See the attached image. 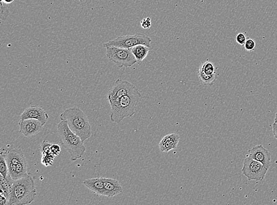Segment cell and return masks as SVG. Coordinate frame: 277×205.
<instances>
[{"mask_svg":"<svg viewBox=\"0 0 277 205\" xmlns=\"http://www.w3.org/2000/svg\"><path fill=\"white\" fill-rule=\"evenodd\" d=\"M37 195L35 177L28 173L20 179L13 181L8 205H25L32 203Z\"/></svg>","mask_w":277,"mask_h":205,"instance_id":"1","label":"cell"},{"mask_svg":"<svg viewBox=\"0 0 277 205\" xmlns=\"http://www.w3.org/2000/svg\"><path fill=\"white\" fill-rule=\"evenodd\" d=\"M141 97L139 91L135 86L126 95L122 97L118 101L110 104L111 121L114 123H119L124 118L132 117L136 112Z\"/></svg>","mask_w":277,"mask_h":205,"instance_id":"2","label":"cell"},{"mask_svg":"<svg viewBox=\"0 0 277 205\" xmlns=\"http://www.w3.org/2000/svg\"><path fill=\"white\" fill-rule=\"evenodd\" d=\"M61 121H67L69 128L85 142L92 136V129L88 118L78 107L69 108L60 115Z\"/></svg>","mask_w":277,"mask_h":205,"instance_id":"3","label":"cell"},{"mask_svg":"<svg viewBox=\"0 0 277 205\" xmlns=\"http://www.w3.org/2000/svg\"><path fill=\"white\" fill-rule=\"evenodd\" d=\"M60 142L70 154V160L77 161L82 157L86 147L80 137L70 130L67 121H61L57 126Z\"/></svg>","mask_w":277,"mask_h":205,"instance_id":"4","label":"cell"},{"mask_svg":"<svg viewBox=\"0 0 277 205\" xmlns=\"http://www.w3.org/2000/svg\"><path fill=\"white\" fill-rule=\"evenodd\" d=\"M106 48L107 58L115 63L119 68L131 67L137 63L136 59L130 48L116 47H107Z\"/></svg>","mask_w":277,"mask_h":205,"instance_id":"5","label":"cell"},{"mask_svg":"<svg viewBox=\"0 0 277 205\" xmlns=\"http://www.w3.org/2000/svg\"><path fill=\"white\" fill-rule=\"evenodd\" d=\"M150 37L141 33H136L127 36H121L111 41L104 43V47H116L121 48H131L138 45H144L150 47Z\"/></svg>","mask_w":277,"mask_h":205,"instance_id":"6","label":"cell"},{"mask_svg":"<svg viewBox=\"0 0 277 205\" xmlns=\"http://www.w3.org/2000/svg\"><path fill=\"white\" fill-rule=\"evenodd\" d=\"M268 170L263 164L253 158L246 156L244 159L242 172L247 177L249 181L255 180L257 182L262 181Z\"/></svg>","mask_w":277,"mask_h":205,"instance_id":"7","label":"cell"},{"mask_svg":"<svg viewBox=\"0 0 277 205\" xmlns=\"http://www.w3.org/2000/svg\"><path fill=\"white\" fill-rule=\"evenodd\" d=\"M135 87L132 83L121 79H117L110 89L108 99L110 104L118 101L122 97L126 95Z\"/></svg>","mask_w":277,"mask_h":205,"instance_id":"8","label":"cell"},{"mask_svg":"<svg viewBox=\"0 0 277 205\" xmlns=\"http://www.w3.org/2000/svg\"><path fill=\"white\" fill-rule=\"evenodd\" d=\"M18 125L20 133L26 137H31L40 133L44 124L36 119H20Z\"/></svg>","mask_w":277,"mask_h":205,"instance_id":"9","label":"cell"},{"mask_svg":"<svg viewBox=\"0 0 277 205\" xmlns=\"http://www.w3.org/2000/svg\"><path fill=\"white\" fill-rule=\"evenodd\" d=\"M246 156L259 161L268 170L271 166V154L262 145H257L248 151Z\"/></svg>","mask_w":277,"mask_h":205,"instance_id":"10","label":"cell"},{"mask_svg":"<svg viewBox=\"0 0 277 205\" xmlns=\"http://www.w3.org/2000/svg\"><path fill=\"white\" fill-rule=\"evenodd\" d=\"M20 119H36L41 121L45 125L49 119V115L42 107L31 106L24 110L20 115Z\"/></svg>","mask_w":277,"mask_h":205,"instance_id":"11","label":"cell"},{"mask_svg":"<svg viewBox=\"0 0 277 205\" xmlns=\"http://www.w3.org/2000/svg\"><path fill=\"white\" fill-rule=\"evenodd\" d=\"M0 154L4 156L8 166L10 164L17 165L26 158L20 148H2Z\"/></svg>","mask_w":277,"mask_h":205,"instance_id":"12","label":"cell"},{"mask_svg":"<svg viewBox=\"0 0 277 205\" xmlns=\"http://www.w3.org/2000/svg\"><path fill=\"white\" fill-rule=\"evenodd\" d=\"M103 180L104 183V192L103 196L114 197L123 191V188L118 180L106 177H103Z\"/></svg>","mask_w":277,"mask_h":205,"instance_id":"13","label":"cell"},{"mask_svg":"<svg viewBox=\"0 0 277 205\" xmlns=\"http://www.w3.org/2000/svg\"><path fill=\"white\" fill-rule=\"evenodd\" d=\"M180 136L177 134H170L163 137L159 143V148L162 152L168 153L177 148Z\"/></svg>","mask_w":277,"mask_h":205,"instance_id":"14","label":"cell"},{"mask_svg":"<svg viewBox=\"0 0 277 205\" xmlns=\"http://www.w3.org/2000/svg\"><path fill=\"white\" fill-rule=\"evenodd\" d=\"M83 183L88 189L96 193V195L101 196L104 195V183L103 177L86 179L84 180Z\"/></svg>","mask_w":277,"mask_h":205,"instance_id":"15","label":"cell"},{"mask_svg":"<svg viewBox=\"0 0 277 205\" xmlns=\"http://www.w3.org/2000/svg\"><path fill=\"white\" fill-rule=\"evenodd\" d=\"M131 52L137 60V63L141 64L147 56L150 47L144 45H138L131 48Z\"/></svg>","mask_w":277,"mask_h":205,"instance_id":"16","label":"cell"},{"mask_svg":"<svg viewBox=\"0 0 277 205\" xmlns=\"http://www.w3.org/2000/svg\"><path fill=\"white\" fill-rule=\"evenodd\" d=\"M13 181H14V180L11 177L10 174L6 178L2 176V175L0 176V185H1V186H0L1 187V189H0L1 194L0 195H4L9 199Z\"/></svg>","mask_w":277,"mask_h":205,"instance_id":"17","label":"cell"},{"mask_svg":"<svg viewBox=\"0 0 277 205\" xmlns=\"http://www.w3.org/2000/svg\"><path fill=\"white\" fill-rule=\"evenodd\" d=\"M28 173V164L25 158L16 165L15 173L12 178L14 180H17L26 176Z\"/></svg>","mask_w":277,"mask_h":205,"instance_id":"18","label":"cell"},{"mask_svg":"<svg viewBox=\"0 0 277 205\" xmlns=\"http://www.w3.org/2000/svg\"><path fill=\"white\" fill-rule=\"evenodd\" d=\"M198 75H199L200 82L205 85H213L214 81H215L216 79V74L211 75H207L202 71H201L200 69H199V72H198Z\"/></svg>","mask_w":277,"mask_h":205,"instance_id":"19","label":"cell"},{"mask_svg":"<svg viewBox=\"0 0 277 205\" xmlns=\"http://www.w3.org/2000/svg\"><path fill=\"white\" fill-rule=\"evenodd\" d=\"M199 69L206 74L211 75L216 74L215 67L211 62L206 61L201 64Z\"/></svg>","mask_w":277,"mask_h":205,"instance_id":"20","label":"cell"},{"mask_svg":"<svg viewBox=\"0 0 277 205\" xmlns=\"http://www.w3.org/2000/svg\"><path fill=\"white\" fill-rule=\"evenodd\" d=\"M0 173L5 178L9 175L7 161L1 154H0Z\"/></svg>","mask_w":277,"mask_h":205,"instance_id":"21","label":"cell"},{"mask_svg":"<svg viewBox=\"0 0 277 205\" xmlns=\"http://www.w3.org/2000/svg\"><path fill=\"white\" fill-rule=\"evenodd\" d=\"M0 18H1V21H4L6 20L10 14L9 7L7 6L2 0H0Z\"/></svg>","mask_w":277,"mask_h":205,"instance_id":"22","label":"cell"},{"mask_svg":"<svg viewBox=\"0 0 277 205\" xmlns=\"http://www.w3.org/2000/svg\"><path fill=\"white\" fill-rule=\"evenodd\" d=\"M54 156L52 154H48V155H43L42 158V163L45 166H49L52 165L54 160Z\"/></svg>","mask_w":277,"mask_h":205,"instance_id":"23","label":"cell"},{"mask_svg":"<svg viewBox=\"0 0 277 205\" xmlns=\"http://www.w3.org/2000/svg\"><path fill=\"white\" fill-rule=\"evenodd\" d=\"M244 47H245L246 50L252 52L255 50V47H256V43L254 39L247 38Z\"/></svg>","mask_w":277,"mask_h":205,"instance_id":"24","label":"cell"},{"mask_svg":"<svg viewBox=\"0 0 277 205\" xmlns=\"http://www.w3.org/2000/svg\"><path fill=\"white\" fill-rule=\"evenodd\" d=\"M51 144L49 142L44 140L41 144V152L43 155H48V154H51L50 152V147Z\"/></svg>","mask_w":277,"mask_h":205,"instance_id":"25","label":"cell"},{"mask_svg":"<svg viewBox=\"0 0 277 205\" xmlns=\"http://www.w3.org/2000/svg\"><path fill=\"white\" fill-rule=\"evenodd\" d=\"M246 39L247 38L245 34L243 33H240L236 35V42L238 43L239 45L244 46L246 41Z\"/></svg>","mask_w":277,"mask_h":205,"instance_id":"26","label":"cell"},{"mask_svg":"<svg viewBox=\"0 0 277 205\" xmlns=\"http://www.w3.org/2000/svg\"><path fill=\"white\" fill-rule=\"evenodd\" d=\"M50 152L54 156H58L61 152V148L58 144H51Z\"/></svg>","mask_w":277,"mask_h":205,"instance_id":"27","label":"cell"},{"mask_svg":"<svg viewBox=\"0 0 277 205\" xmlns=\"http://www.w3.org/2000/svg\"><path fill=\"white\" fill-rule=\"evenodd\" d=\"M141 26L144 29H149L151 27V19L150 17H147L141 21Z\"/></svg>","mask_w":277,"mask_h":205,"instance_id":"28","label":"cell"},{"mask_svg":"<svg viewBox=\"0 0 277 205\" xmlns=\"http://www.w3.org/2000/svg\"><path fill=\"white\" fill-rule=\"evenodd\" d=\"M0 197H1V203H0V204H1V205H7L8 202H9V199L4 195H0Z\"/></svg>","mask_w":277,"mask_h":205,"instance_id":"29","label":"cell"},{"mask_svg":"<svg viewBox=\"0 0 277 205\" xmlns=\"http://www.w3.org/2000/svg\"><path fill=\"white\" fill-rule=\"evenodd\" d=\"M273 133L274 137L277 140V123L275 122L273 124Z\"/></svg>","mask_w":277,"mask_h":205,"instance_id":"30","label":"cell"},{"mask_svg":"<svg viewBox=\"0 0 277 205\" xmlns=\"http://www.w3.org/2000/svg\"><path fill=\"white\" fill-rule=\"evenodd\" d=\"M15 0H2L5 4H12Z\"/></svg>","mask_w":277,"mask_h":205,"instance_id":"31","label":"cell"},{"mask_svg":"<svg viewBox=\"0 0 277 205\" xmlns=\"http://www.w3.org/2000/svg\"><path fill=\"white\" fill-rule=\"evenodd\" d=\"M275 123H277V112L276 113V114Z\"/></svg>","mask_w":277,"mask_h":205,"instance_id":"32","label":"cell"},{"mask_svg":"<svg viewBox=\"0 0 277 205\" xmlns=\"http://www.w3.org/2000/svg\"><path fill=\"white\" fill-rule=\"evenodd\" d=\"M80 2H82L83 0H79Z\"/></svg>","mask_w":277,"mask_h":205,"instance_id":"33","label":"cell"}]
</instances>
